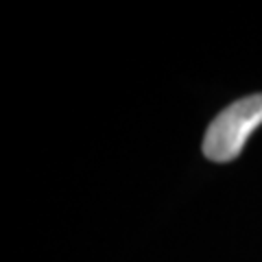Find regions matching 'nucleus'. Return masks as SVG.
Returning a JSON list of instances; mask_svg holds the SVG:
<instances>
[{
	"label": "nucleus",
	"instance_id": "nucleus-1",
	"mask_svg": "<svg viewBox=\"0 0 262 262\" xmlns=\"http://www.w3.org/2000/svg\"><path fill=\"white\" fill-rule=\"evenodd\" d=\"M262 125V94L245 96L212 120L203 138V153L212 162L238 158L249 136Z\"/></svg>",
	"mask_w": 262,
	"mask_h": 262
}]
</instances>
